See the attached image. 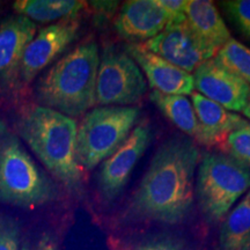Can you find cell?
<instances>
[{"instance_id":"1","label":"cell","mask_w":250,"mask_h":250,"mask_svg":"<svg viewBox=\"0 0 250 250\" xmlns=\"http://www.w3.org/2000/svg\"><path fill=\"white\" fill-rule=\"evenodd\" d=\"M199 149L187 137H173L162 144L131 197L130 217L175 225L190 214L195 202Z\"/></svg>"},{"instance_id":"2","label":"cell","mask_w":250,"mask_h":250,"mask_svg":"<svg viewBox=\"0 0 250 250\" xmlns=\"http://www.w3.org/2000/svg\"><path fill=\"white\" fill-rule=\"evenodd\" d=\"M18 129L49 173L68 190L78 191L83 184V168L77 158V122L37 105L24 111Z\"/></svg>"},{"instance_id":"3","label":"cell","mask_w":250,"mask_h":250,"mask_svg":"<svg viewBox=\"0 0 250 250\" xmlns=\"http://www.w3.org/2000/svg\"><path fill=\"white\" fill-rule=\"evenodd\" d=\"M99 64V46L94 41L78 45L40 78L37 100L42 107L71 118L86 114L96 104Z\"/></svg>"},{"instance_id":"4","label":"cell","mask_w":250,"mask_h":250,"mask_svg":"<svg viewBox=\"0 0 250 250\" xmlns=\"http://www.w3.org/2000/svg\"><path fill=\"white\" fill-rule=\"evenodd\" d=\"M56 187L14 133L0 131V202L34 208L56 197Z\"/></svg>"},{"instance_id":"5","label":"cell","mask_w":250,"mask_h":250,"mask_svg":"<svg viewBox=\"0 0 250 250\" xmlns=\"http://www.w3.org/2000/svg\"><path fill=\"white\" fill-rule=\"evenodd\" d=\"M195 193L205 218L219 223L250 190V167L226 153H206L199 160Z\"/></svg>"},{"instance_id":"6","label":"cell","mask_w":250,"mask_h":250,"mask_svg":"<svg viewBox=\"0 0 250 250\" xmlns=\"http://www.w3.org/2000/svg\"><path fill=\"white\" fill-rule=\"evenodd\" d=\"M140 114L137 107L105 105L86 112L77 131L80 167L92 170L114 154L130 136Z\"/></svg>"},{"instance_id":"7","label":"cell","mask_w":250,"mask_h":250,"mask_svg":"<svg viewBox=\"0 0 250 250\" xmlns=\"http://www.w3.org/2000/svg\"><path fill=\"white\" fill-rule=\"evenodd\" d=\"M147 83L136 62L115 46L103 50L96 77V104L126 107L138 102Z\"/></svg>"},{"instance_id":"8","label":"cell","mask_w":250,"mask_h":250,"mask_svg":"<svg viewBox=\"0 0 250 250\" xmlns=\"http://www.w3.org/2000/svg\"><path fill=\"white\" fill-rule=\"evenodd\" d=\"M144 45L154 55L188 73L195 71L218 52L197 35L187 21L167 24L160 34L146 41Z\"/></svg>"},{"instance_id":"9","label":"cell","mask_w":250,"mask_h":250,"mask_svg":"<svg viewBox=\"0 0 250 250\" xmlns=\"http://www.w3.org/2000/svg\"><path fill=\"white\" fill-rule=\"evenodd\" d=\"M151 140V127L140 122L123 145L102 162L98 174V189L105 202L115 201L121 195Z\"/></svg>"},{"instance_id":"10","label":"cell","mask_w":250,"mask_h":250,"mask_svg":"<svg viewBox=\"0 0 250 250\" xmlns=\"http://www.w3.org/2000/svg\"><path fill=\"white\" fill-rule=\"evenodd\" d=\"M78 31L79 23L71 19L42 28L24 50L19 73L21 80L30 83L76 40Z\"/></svg>"},{"instance_id":"11","label":"cell","mask_w":250,"mask_h":250,"mask_svg":"<svg viewBox=\"0 0 250 250\" xmlns=\"http://www.w3.org/2000/svg\"><path fill=\"white\" fill-rule=\"evenodd\" d=\"M195 88L201 95L229 111H243L248 103L250 85L223 66L214 58L199 65L193 74Z\"/></svg>"},{"instance_id":"12","label":"cell","mask_w":250,"mask_h":250,"mask_svg":"<svg viewBox=\"0 0 250 250\" xmlns=\"http://www.w3.org/2000/svg\"><path fill=\"white\" fill-rule=\"evenodd\" d=\"M126 54L145 73L149 86L154 90L170 95H191L195 81L191 73L181 70L145 48L144 43H130Z\"/></svg>"},{"instance_id":"13","label":"cell","mask_w":250,"mask_h":250,"mask_svg":"<svg viewBox=\"0 0 250 250\" xmlns=\"http://www.w3.org/2000/svg\"><path fill=\"white\" fill-rule=\"evenodd\" d=\"M168 22L167 13L156 0H130L122 6L115 28L124 40L139 43L160 34Z\"/></svg>"},{"instance_id":"14","label":"cell","mask_w":250,"mask_h":250,"mask_svg":"<svg viewBox=\"0 0 250 250\" xmlns=\"http://www.w3.org/2000/svg\"><path fill=\"white\" fill-rule=\"evenodd\" d=\"M35 22L20 14L0 21V81L14 83L20 73L21 59L30 41L36 35Z\"/></svg>"},{"instance_id":"15","label":"cell","mask_w":250,"mask_h":250,"mask_svg":"<svg viewBox=\"0 0 250 250\" xmlns=\"http://www.w3.org/2000/svg\"><path fill=\"white\" fill-rule=\"evenodd\" d=\"M191 103L198 120V133L195 142L208 147L218 146L221 148L230 132L249 123L199 93L191 94Z\"/></svg>"},{"instance_id":"16","label":"cell","mask_w":250,"mask_h":250,"mask_svg":"<svg viewBox=\"0 0 250 250\" xmlns=\"http://www.w3.org/2000/svg\"><path fill=\"white\" fill-rule=\"evenodd\" d=\"M186 17L188 24L197 35L218 51L232 39L230 31L213 1L189 0L187 2Z\"/></svg>"},{"instance_id":"17","label":"cell","mask_w":250,"mask_h":250,"mask_svg":"<svg viewBox=\"0 0 250 250\" xmlns=\"http://www.w3.org/2000/svg\"><path fill=\"white\" fill-rule=\"evenodd\" d=\"M83 6L85 2L76 0H18L13 8L33 22L48 23L73 18Z\"/></svg>"},{"instance_id":"18","label":"cell","mask_w":250,"mask_h":250,"mask_svg":"<svg viewBox=\"0 0 250 250\" xmlns=\"http://www.w3.org/2000/svg\"><path fill=\"white\" fill-rule=\"evenodd\" d=\"M149 100L177 129L196 139L198 133V120L189 99L182 95H170L153 90L149 94Z\"/></svg>"},{"instance_id":"19","label":"cell","mask_w":250,"mask_h":250,"mask_svg":"<svg viewBox=\"0 0 250 250\" xmlns=\"http://www.w3.org/2000/svg\"><path fill=\"white\" fill-rule=\"evenodd\" d=\"M250 239V190L228 212L220 229L218 250H239Z\"/></svg>"},{"instance_id":"20","label":"cell","mask_w":250,"mask_h":250,"mask_svg":"<svg viewBox=\"0 0 250 250\" xmlns=\"http://www.w3.org/2000/svg\"><path fill=\"white\" fill-rule=\"evenodd\" d=\"M215 61L250 85V49L230 39L219 49Z\"/></svg>"},{"instance_id":"21","label":"cell","mask_w":250,"mask_h":250,"mask_svg":"<svg viewBox=\"0 0 250 250\" xmlns=\"http://www.w3.org/2000/svg\"><path fill=\"white\" fill-rule=\"evenodd\" d=\"M221 149L233 159L250 167V123L230 132Z\"/></svg>"},{"instance_id":"22","label":"cell","mask_w":250,"mask_h":250,"mask_svg":"<svg viewBox=\"0 0 250 250\" xmlns=\"http://www.w3.org/2000/svg\"><path fill=\"white\" fill-rule=\"evenodd\" d=\"M220 4L237 29L250 40V0H228Z\"/></svg>"},{"instance_id":"23","label":"cell","mask_w":250,"mask_h":250,"mask_svg":"<svg viewBox=\"0 0 250 250\" xmlns=\"http://www.w3.org/2000/svg\"><path fill=\"white\" fill-rule=\"evenodd\" d=\"M20 228L17 221L0 212V250H19Z\"/></svg>"},{"instance_id":"24","label":"cell","mask_w":250,"mask_h":250,"mask_svg":"<svg viewBox=\"0 0 250 250\" xmlns=\"http://www.w3.org/2000/svg\"><path fill=\"white\" fill-rule=\"evenodd\" d=\"M129 250H186V248L171 237L153 236L134 242Z\"/></svg>"},{"instance_id":"25","label":"cell","mask_w":250,"mask_h":250,"mask_svg":"<svg viewBox=\"0 0 250 250\" xmlns=\"http://www.w3.org/2000/svg\"><path fill=\"white\" fill-rule=\"evenodd\" d=\"M159 6L167 13L170 23H180L187 21L186 7L187 0H156Z\"/></svg>"},{"instance_id":"26","label":"cell","mask_w":250,"mask_h":250,"mask_svg":"<svg viewBox=\"0 0 250 250\" xmlns=\"http://www.w3.org/2000/svg\"><path fill=\"white\" fill-rule=\"evenodd\" d=\"M243 115H245V116L247 117V118H249L250 120V94H249V99H248V103H247V105H246V108L243 109Z\"/></svg>"},{"instance_id":"27","label":"cell","mask_w":250,"mask_h":250,"mask_svg":"<svg viewBox=\"0 0 250 250\" xmlns=\"http://www.w3.org/2000/svg\"><path fill=\"white\" fill-rule=\"evenodd\" d=\"M239 250H250V239Z\"/></svg>"},{"instance_id":"28","label":"cell","mask_w":250,"mask_h":250,"mask_svg":"<svg viewBox=\"0 0 250 250\" xmlns=\"http://www.w3.org/2000/svg\"><path fill=\"white\" fill-rule=\"evenodd\" d=\"M21 250H30L29 248H28V247L27 246H23L22 247V248H21Z\"/></svg>"}]
</instances>
